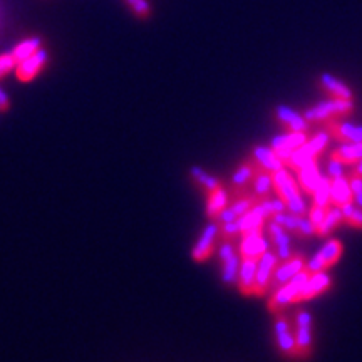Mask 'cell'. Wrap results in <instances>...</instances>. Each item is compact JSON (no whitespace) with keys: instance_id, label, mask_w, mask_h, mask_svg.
I'll use <instances>...</instances> for the list:
<instances>
[{"instance_id":"obj_1","label":"cell","mask_w":362,"mask_h":362,"mask_svg":"<svg viewBox=\"0 0 362 362\" xmlns=\"http://www.w3.org/2000/svg\"><path fill=\"white\" fill-rule=\"evenodd\" d=\"M272 183H274L275 191H277L278 198L285 203V206H289L290 211L295 215H307V208H305L304 200L300 198L299 183L292 178L289 171H285L284 168L278 171L272 173Z\"/></svg>"},{"instance_id":"obj_2","label":"cell","mask_w":362,"mask_h":362,"mask_svg":"<svg viewBox=\"0 0 362 362\" xmlns=\"http://www.w3.org/2000/svg\"><path fill=\"white\" fill-rule=\"evenodd\" d=\"M354 112L352 99H334L330 97L329 101L319 103L314 108L309 109L304 114V118L309 123H327L332 119H342L347 118Z\"/></svg>"},{"instance_id":"obj_3","label":"cell","mask_w":362,"mask_h":362,"mask_svg":"<svg viewBox=\"0 0 362 362\" xmlns=\"http://www.w3.org/2000/svg\"><path fill=\"white\" fill-rule=\"evenodd\" d=\"M311 272H309L307 267H304L299 274L295 275L293 278H290L289 282H287L285 285H282L280 289H277L274 292V295H272V299L269 300V304H267V309H269V312L272 314H280L282 311L287 307V305L293 304V299H295V295L299 293V290L304 287L305 282L309 280V277H311Z\"/></svg>"},{"instance_id":"obj_4","label":"cell","mask_w":362,"mask_h":362,"mask_svg":"<svg viewBox=\"0 0 362 362\" xmlns=\"http://www.w3.org/2000/svg\"><path fill=\"white\" fill-rule=\"evenodd\" d=\"M327 141H329V134L326 131L314 136V139L309 143H304V145L299 146L289 158L285 160V165L289 166L292 171H299L302 166L309 165L311 161H314L319 158V154H322L324 148L327 146Z\"/></svg>"},{"instance_id":"obj_5","label":"cell","mask_w":362,"mask_h":362,"mask_svg":"<svg viewBox=\"0 0 362 362\" xmlns=\"http://www.w3.org/2000/svg\"><path fill=\"white\" fill-rule=\"evenodd\" d=\"M342 252H344V247H342L341 240L332 239L320 248L317 254L305 263L309 272L311 274H317V272H326L327 269H330L332 265L339 262V258L342 256Z\"/></svg>"},{"instance_id":"obj_6","label":"cell","mask_w":362,"mask_h":362,"mask_svg":"<svg viewBox=\"0 0 362 362\" xmlns=\"http://www.w3.org/2000/svg\"><path fill=\"white\" fill-rule=\"evenodd\" d=\"M262 230L263 226H256V228H252L248 230V232L241 233L239 245L240 258L260 260V256L269 250V248H267V241L263 240Z\"/></svg>"},{"instance_id":"obj_7","label":"cell","mask_w":362,"mask_h":362,"mask_svg":"<svg viewBox=\"0 0 362 362\" xmlns=\"http://www.w3.org/2000/svg\"><path fill=\"white\" fill-rule=\"evenodd\" d=\"M278 265V255L274 252L267 250L260 256L258 267H256V280H255V293L256 297H262L269 292L270 280L274 277V272Z\"/></svg>"},{"instance_id":"obj_8","label":"cell","mask_w":362,"mask_h":362,"mask_svg":"<svg viewBox=\"0 0 362 362\" xmlns=\"http://www.w3.org/2000/svg\"><path fill=\"white\" fill-rule=\"evenodd\" d=\"M305 263H307V260H305L304 255L292 254V256H290L289 260H285L282 265H277V269L274 272V277H272L270 280L269 290H274L275 292V290L280 289L282 285H285L290 278L295 277V275L304 269Z\"/></svg>"},{"instance_id":"obj_9","label":"cell","mask_w":362,"mask_h":362,"mask_svg":"<svg viewBox=\"0 0 362 362\" xmlns=\"http://www.w3.org/2000/svg\"><path fill=\"white\" fill-rule=\"evenodd\" d=\"M45 64H47V52L44 49H39L36 54H32L30 58L17 64V67H15V77L21 82H32L34 79L39 77V74L43 73Z\"/></svg>"},{"instance_id":"obj_10","label":"cell","mask_w":362,"mask_h":362,"mask_svg":"<svg viewBox=\"0 0 362 362\" xmlns=\"http://www.w3.org/2000/svg\"><path fill=\"white\" fill-rule=\"evenodd\" d=\"M217 239H218V225L217 221H215V224L208 225L205 230H203V233L200 235L195 247L191 248V258L198 263L206 262V260L215 254V250H217Z\"/></svg>"},{"instance_id":"obj_11","label":"cell","mask_w":362,"mask_h":362,"mask_svg":"<svg viewBox=\"0 0 362 362\" xmlns=\"http://www.w3.org/2000/svg\"><path fill=\"white\" fill-rule=\"evenodd\" d=\"M324 131L335 141L344 143V145L362 141V128L349 123H341V119H332L324 123Z\"/></svg>"},{"instance_id":"obj_12","label":"cell","mask_w":362,"mask_h":362,"mask_svg":"<svg viewBox=\"0 0 362 362\" xmlns=\"http://www.w3.org/2000/svg\"><path fill=\"white\" fill-rule=\"evenodd\" d=\"M332 287V278L326 272H317V274H312L309 277V280L305 282L304 287L299 290V293L293 299V304H299V302L304 300H312L314 297L320 295V293L327 292Z\"/></svg>"},{"instance_id":"obj_13","label":"cell","mask_w":362,"mask_h":362,"mask_svg":"<svg viewBox=\"0 0 362 362\" xmlns=\"http://www.w3.org/2000/svg\"><path fill=\"white\" fill-rule=\"evenodd\" d=\"M274 116L277 123L284 126L289 133H307L309 131V121L287 106H277Z\"/></svg>"},{"instance_id":"obj_14","label":"cell","mask_w":362,"mask_h":362,"mask_svg":"<svg viewBox=\"0 0 362 362\" xmlns=\"http://www.w3.org/2000/svg\"><path fill=\"white\" fill-rule=\"evenodd\" d=\"M254 169H255V161L252 160L250 156H248L247 160L237 168V171L233 173L232 176V181H230V191H228L230 200L237 198V196H240L241 193L247 191V186L250 184L252 175H254Z\"/></svg>"},{"instance_id":"obj_15","label":"cell","mask_w":362,"mask_h":362,"mask_svg":"<svg viewBox=\"0 0 362 362\" xmlns=\"http://www.w3.org/2000/svg\"><path fill=\"white\" fill-rule=\"evenodd\" d=\"M256 267H258V260L241 258L239 277H237V282H239V290L241 295L250 297L255 293Z\"/></svg>"},{"instance_id":"obj_16","label":"cell","mask_w":362,"mask_h":362,"mask_svg":"<svg viewBox=\"0 0 362 362\" xmlns=\"http://www.w3.org/2000/svg\"><path fill=\"white\" fill-rule=\"evenodd\" d=\"M305 139H307V133H289L280 136V138H275L274 141H272L270 148L278 154V158H280L285 165L287 158L299 148V146L304 145Z\"/></svg>"},{"instance_id":"obj_17","label":"cell","mask_w":362,"mask_h":362,"mask_svg":"<svg viewBox=\"0 0 362 362\" xmlns=\"http://www.w3.org/2000/svg\"><path fill=\"white\" fill-rule=\"evenodd\" d=\"M319 88L334 99H352L354 94L349 86H346L341 79L334 77L330 74L319 75Z\"/></svg>"},{"instance_id":"obj_18","label":"cell","mask_w":362,"mask_h":362,"mask_svg":"<svg viewBox=\"0 0 362 362\" xmlns=\"http://www.w3.org/2000/svg\"><path fill=\"white\" fill-rule=\"evenodd\" d=\"M354 202V193L349 186V181L346 176L330 178V203L337 208L349 205Z\"/></svg>"},{"instance_id":"obj_19","label":"cell","mask_w":362,"mask_h":362,"mask_svg":"<svg viewBox=\"0 0 362 362\" xmlns=\"http://www.w3.org/2000/svg\"><path fill=\"white\" fill-rule=\"evenodd\" d=\"M230 205V193L224 186L206 195V217L210 220L218 221L226 206Z\"/></svg>"},{"instance_id":"obj_20","label":"cell","mask_w":362,"mask_h":362,"mask_svg":"<svg viewBox=\"0 0 362 362\" xmlns=\"http://www.w3.org/2000/svg\"><path fill=\"white\" fill-rule=\"evenodd\" d=\"M250 158L256 165L269 169L272 173L278 171V169H282L285 166L284 161L278 158V154L272 148H267V146H254V149L250 151Z\"/></svg>"},{"instance_id":"obj_21","label":"cell","mask_w":362,"mask_h":362,"mask_svg":"<svg viewBox=\"0 0 362 362\" xmlns=\"http://www.w3.org/2000/svg\"><path fill=\"white\" fill-rule=\"evenodd\" d=\"M330 160L341 165H357L362 161V141L349 143L330 153Z\"/></svg>"},{"instance_id":"obj_22","label":"cell","mask_w":362,"mask_h":362,"mask_svg":"<svg viewBox=\"0 0 362 362\" xmlns=\"http://www.w3.org/2000/svg\"><path fill=\"white\" fill-rule=\"evenodd\" d=\"M250 188L256 196H260V198L270 196V190L274 188V183H272V171L255 163L254 175H252L250 180Z\"/></svg>"},{"instance_id":"obj_23","label":"cell","mask_w":362,"mask_h":362,"mask_svg":"<svg viewBox=\"0 0 362 362\" xmlns=\"http://www.w3.org/2000/svg\"><path fill=\"white\" fill-rule=\"evenodd\" d=\"M297 175H299L300 186L304 188L309 195L314 193L315 188L319 186L320 180H322V176H320V171H319V166H317V160L311 161L309 165L302 166L299 171H297Z\"/></svg>"},{"instance_id":"obj_24","label":"cell","mask_w":362,"mask_h":362,"mask_svg":"<svg viewBox=\"0 0 362 362\" xmlns=\"http://www.w3.org/2000/svg\"><path fill=\"white\" fill-rule=\"evenodd\" d=\"M190 176H191V180H193V183L196 184V186H198L205 195H208V193H211V191H215V190H218V188L224 186L220 180L215 178V176H211L210 173L205 171V169L196 168V166H193V168L190 169Z\"/></svg>"},{"instance_id":"obj_25","label":"cell","mask_w":362,"mask_h":362,"mask_svg":"<svg viewBox=\"0 0 362 362\" xmlns=\"http://www.w3.org/2000/svg\"><path fill=\"white\" fill-rule=\"evenodd\" d=\"M312 326H299L293 324V332H295V344H297V357L299 359H307L312 350Z\"/></svg>"},{"instance_id":"obj_26","label":"cell","mask_w":362,"mask_h":362,"mask_svg":"<svg viewBox=\"0 0 362 362\" xmlns=\"http://www.w3.org/2000/svg\"><path fill=\"white\" fill-rule=\"evenodd\" d=\"M39 49H43V39H40V37H29V39H24L22 43L15 45L10 52H12L15 60H17L19 64L24 59L30 58L32 54H36Z\"/></svg>"},{"instance_id":"obj_27","label":"cell","mask_w":362,"mask_h":362,"mask_svg":"<svg viewBox=\"0 0 362 362\" xmlns=\"http://www.w3.org/2000/svg\"><path fill=\"white\" fill-rule=\"evenodd\" d=\"M344 221V217H342V210L337 208V206H334V208H329L326 213V218H324L322 225L319 226V230H317L315 235L319 237H326L329 235L330 232H334L335 228H337L339 225Z\"/></svg>"},{"instance_id":"obj_28","label":"cell","mask_w":362,"mask_h":362,"mask_svg":"<svg viewBox=\"0 0 362 362\" xmlns=\"http://www.w3.org/2000/svg\"><path fill=\"white\" fill-rule=\"evenodd\" d=\"M277 346L282 354L289 357H297V344H295V332L293 329L277 334Z\"/></svg>"},{"instance_id":"obj_29","label":"cell","mask_w":362,"mask_h":362,"mask_svg":"<svg viewBox=\"0 0 362 362\" xmlns=\"http://www.w3.org/2000/svg\"><path fill=\"white\" fill-rule=\"evenodd\" d=\"M240 270V255H233L232 258H228L226 262L221 263V274H224L225 284H233L237 282Z\"/></svg>"},{"instance_id":"obj_30","label":"cell","mask_w":362,"mask_h":362,"mask_svg":"<svg viewBox=\"0 0 362 362\" xmlns=\"http://www.w3.org/2000/svg\"><path fill=\"white\" fill-rule=\"evenodd\" d=\"M342 217H344V221L342 224L354 226V228L362 230V210L359 206H354L352 203L349 205L342 206Z\"/></svg>"},{"instance_id":"obj_31","label":"cell","mask_w":362,"mask_h":362,"mask_svg":"<svg viewBox=\"0 0 362 362\" xmlns=\"http://www.w3.org/2000/svg\"><path fill=\"white\" fill-rule=\"evenodd\" d=\"M269 240L278 248L287 247V245L290 243L289 237L285 235V228L280 224H277L275 220L272 221V224H269Z\"/></svg>"},{"instance_id":"obj_32","label":"cell","mask_w":362,"mask_h":362,"mask_svg":"<svg viewBox=\"0 0 362 362\" xmlns=\"http://www.w3.org/2000/svg\"><path fill=\"white\" fill-rule=\"evenodd\" d=\"M292 233L297 237V239H309V237L315 235L314 225H312V221L309 220L307 215H297V224Z\"/></svg>"},{"instance_id":"obj_33","label":"cell","mask_w":362,"mask_h":362,"mask_svg":"<svg viewBox=\"0 0 362 362\" xmlns=\"http://www.w3.org/2000/svg\"><path fill=\"white\" fill-rule=\"evenodd\" d=\"M314 196V203L322 206H329L330 203V178L320 180L319 186L315 188V191L312 193Z\"/></svg>"},{"instance_id":"obj_34","label":"cell","mask_w":362,"mask_h":362,"mask_svg":"<svg viewBox=\"0 0 362 362\" xmlns=\"http://www.w3.org/2000/svg\"><path fill=\"white\" fill-rule=\"evenodd\" d=\"M130 10L133 12L134 17L146 21L151 17V5L148 0H124Z\"/></svg>"},{"instance_id":"obj_35","label":"cell","mask_w":362,"mask_h":362,"mask_svg":"<svg viewBox=\"0 0 362 362\" xmlns=\"http://www.w3.org/2000/svg\"><path fill=\"white\" fill-rule=\"evenodd\" d=\"M327 210H329V206H322V205H317V203H314V205L311 206V210H309L307 217L309 220L312 221V225H314V230L317 233V230H319V226L322 225L324 218H326V213Z\"/></svg>"},{"instance_id":"obj_36","label":"cell","mask_w":362,"mask_h":362,"mask_svg":"<svg viewBox=\"0 0 362 362\" xmlns=\"http://www.w3.org/2000/svg\"><path fill=\"white\" fill-rule=\"evenodd\" d=\"M15 67H17V60H15L12 52L0 54V79L15 71Z\"/></svg>"},{"instance_id":"obj_37","label":"cell","mask_w":362,"mask_h":362,"mask_svg":"<svg viewBox=\"0 0 362 362\" xmlns=\"http://www.w3.org/2000/svg\"><path fill=\"white\" fill-rule=\"evenodd\" d=\"M235 254L237 252H235V248H233L232 241H221L220 248H218V258H220L221 263L226 262L228 258H232Z\"/></svg>"},{"instance_id":"obj_38","label":"cell","mask_w":362,"mask_h":362,"mask_svg":"<svg viewBox=\"0 0 362 362\" xmlns=\"http://www.w3.org/2000/svg\"><path fill=\"white\" fill-rule=\"evenodd\" d=\"M290 329H293V326L290 324L289 317L282 315V312L280 314H277V320H275V335L282 334V332H287Z\"/></svg>"},{"instance_id":"obj_39","label":"cell","mask_w":362,"mask_h":362,"mask_svg":"<svg viewBox=\"0 0 362 362\" xmlns=\"http://www.w3.org/2000/svg\"><path fill=\"white\" fill-rule=\"evenodd\" d=\"M347 181H349V186H350V190H352L354 195L361 193L362 191V178L361 176H356V175H352V173H350V175L347 176Z\"/></svg>"},{"instance_id":"obj_40","label":"cell","mask_w":362,"mask_h":362,"mask_svg":"<svg viewBox=\"0 0 362 362\" xmlns=\"http://www.w3.org/2000/svg\"><path fill=\"white\" fill-rule=\"evenodd\" d=\"M329 173H330V178L344 176V173H342V168H341V163H337V161H332V160H330V166H329Z\"/></svg>"},{"instance_id":"obj_41","label":"cell","mask_w":362,"mask_h":362,"mask_svg":"<svg viewBox=\"0 0 362 362\" xmlns=\"http://www.w3.org/2000/svg\"><path fill=\"white\" fill-rule=\"evenodd\" d=\"M9 108H10V99L7 97V94L0 89V112L9 111Z\"/></svg>"},{"instance_id":"obj_42","label":"cell","mask_w":362,"mask_h":362,"mask_svg":"<svg viewBox=\"0 0 362 362\" xmlns=\"http://www.w3.org/2000/svg\"><path fill=\"white\" fill-rule=\"evenodd\" d=\"M350 173H352V175H356V176H361V178H362V161H359L356 168H354Z\"/></svg>"},{"instance_id":"obj_43","label":"cell","mask_w":362,"mask_h":362,"mask_svg":"<svg viewBox=\"0 0 362 362\" xmlns=\"http://www.w3.org/2000/svg\"><path fill=\"white\" fill-rule=\"evenodd\" d=\"M354 203H356V205L362 210V191H361V193L354 195Z\"/></svg>"}]
</instances>
